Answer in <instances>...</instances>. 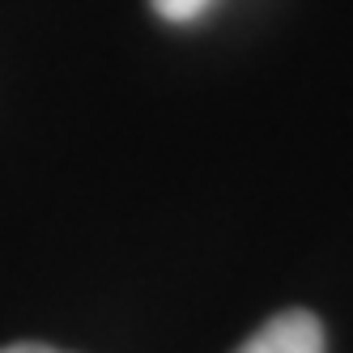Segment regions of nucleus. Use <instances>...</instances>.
<instances>
[{
  "label": "nucleus",
  "mask_w": 353,
  "mask_h": 353,
  "mask_svg": "<svg viewBox=\"0 0 353 353\" xmlns=\"http://www.w3.org/2000/svg\"><path fill=\"white\" fill-rule=\"evenodd\" d=\"M234 353H323V327L311 311H285V315H272Z\"/></svg>",
  "instance_id": "1"
},
{
  "label": "nucleus",
  "mask_w": 353,
  "mask_h": 353,
  "mask_svg": "<svg viewBox=\"0 0 353 353\" xmlns=\"http://www.w3.org/2000/svg\"><path fill=\"white\" fill-rule=\"evenodd\" d=\"M0 353H60V349H47V345H9Z\"/></svg>",
  "instance_id": "3"
},
{
  "label": "nucleus",
  "mask_w": 353,
  "mask_h": 353,
  "mask_svg": "<svg viewBox=\"0 0 353 353\" xmlns=\"http://www.w3.org/2000/svg\"><path fill=\"white\" fill-rule=\"evenodd\" d=\"M213 0H154V13L166 21H196Z\"/></svg>",
  "instance_id": "2"
}]
</instances>
